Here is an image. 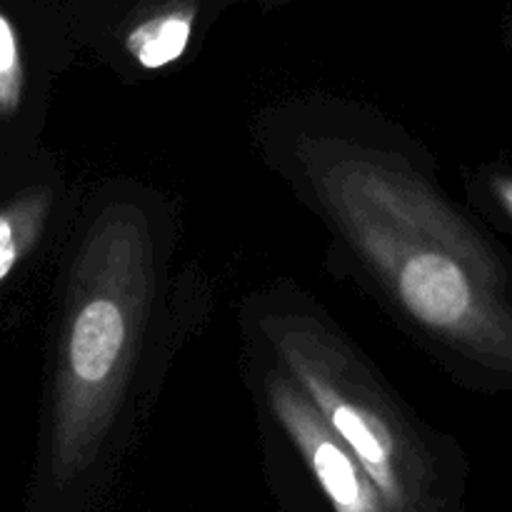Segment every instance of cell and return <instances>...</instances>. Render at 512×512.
<instances>
[{"label": "cell", "mask_w": 512, "mask_h": 512, "mask_svg": "<svg viewBox=\"0 0 512 512\" xmlns=\"http://www.w3.org/2000/svg\"><path fill=\"white\" fill-rule=\"evenodd\" d=\"M278 365L318 408L333 433L353 450L390 510L405 505V423L395 400L325 325L305 313L263 318Z\"/></svg>", "instance_id": "cell-3"}, {"label": "cell", "mask_w": 512, "mask_h": 512, "mask_svg": "<svg viewBox=\"0 0 512 512\" xmlns=\"http://www.w3.org/2000/svg\"><path fill=\"white\" fill-rule=\"evenodd\" d=\"M195 18V0H160L130 25L123 38V53L145 73L168 68L188 50Z\"/></svg>", "instance_id": "cell-5"}, {"label": "cell", "mask_w": 512, "mask_h": 512, "mask_svg": "<svg viewBox=\"0 0 512 512\" xmlns=\"http://www.w3.org/2000/svg\"><path fill=\"white\" fill-rule=\"evenodd\" d=\"M53 190L35 185L0 208V285L38 245L53 208Z\"/></svg>", "instance_id": "cell-6"}, {"label": "cell", "mask_w": 512, "mask_h": 512, "mask_svg": "<svg viewBox=\"0 0 512 512\" xmlns=\"http://www.w3.org/2000/svg\"><path fill=\"white\" fill-rule=\"evenodd\" d=\"M355 248L400 308L488 383L512 390V288L490 280L438 240L400 230L350 203L330 200Z\"/></svg>", "instance_id": "cell-2"}, {"label": "cell", "mask_w": 512, "mask_h": 512, "mask_svg": "<svg viewBox=\"0 0 512 512\" xmlns=\"http://www.w3.org/2000/svg\"><path fill=\"white\" fill-rule=\"evenodd\" d=\"M158 288V238L133 200L90 225L73 268L55 370V458H88L123 403Z\"/></svg>", "instance_id": "cell-1"}, {"label": "cell", "mask_w": 512, "mask_h": 512, "mask_svg": "<svg viewBox=\"0 0 512 512\" xmlns=\"http://www.w3.org/2000/svg\"><path fill=\"white\" fill-rule=\"evenodd\" d=\"M270 410L303 455L335 512H388L390 505L353 450L333 433L308 395L278 365L263 383Z\"/></svg>", "instance_id": "cell-4"}, {"label": "cell", "mask_w": 512, "mask_h": 512, "mask_svg": "<svg viewBox=\"0 0 512 512\" xmlns=\"http://www.w3.org/2000/svg\"><path fill=\"white\" fill-rule=\"evenodd\" d=\"M25 70L20 63L18 43L10 30V25L0 18V110L10 113L18 108L20 95H23Z\"/></svg>", "instance_id": "cell-7"}, {"label": "cell", "mask_w": 512, "mask_h": 512, "mask_svg": "<svg viewBox=\"0 0 512 512\" xmlns=\"http://www.w3.org/2000/svg\"><path fill=\"white\" fill-rule=\"evenodd\" d=\"M493 193L495 200L500 203V208H503L505 215L512 220V175H500V178H495Z\"/></svg>", "instance_id": "cell-8"}]
</instances>
